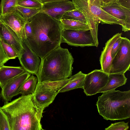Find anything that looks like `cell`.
Listing matches in <instances>:
<instances>
[{
  "label": "cell",
  "mask_w": 130,
  "mask_h": 130,
  "mask_svg": "<svg viewBox=\"0 0 130 130\" xmlns=\"http://www.w3.org/2000/svg\"><path fill=\"white\" fill-rule=\"evenodd\" d=\"M122 35V33H118L113 35L105 43L101 52L100 59L101 69L108 74L110 73L113 60L111 53L112 46L117 38Z\"/></svg>",
  "instance_id": "5bb4252c"
},
{
  "label": "cell",
  "mask_w": 130,
  "mask_h": 130,
  "mask_svg": "<svg viewBox=\"0 0 130 130\" xmlns=\"http://www.w3.org/2000/svg\"><path fill=\"white\" fill-rule=\"evenodd\" d=\"M18 0H1L0 4V14H6L16 9Z\"/></svg>",
  "instance_id": "7402d4cb"
},
{
  "label": "cell",
  "mask_w": 130,
  "mask_h": 130,
  "mask_svg": "<svg viewBox=\"0 0 130 130\" xmlns=\"http://www.w3.org/2000/svg\"><path fill=\"white\" fill-rule=\"evenodd\" d=\"M31 74L26 71L8 81L2 88L0 95L5 102L11 101L14 96L20 94L21 87Z\"/></svg>",
  "instance_id": "30bf717a"
},
{
  "label": "cell",
  "mask_w": 130,
  "mask_h": 130,
  "mask_svg": "<svg viewBox=\"0 0 130 130\" xmlns=\"http://www.w3.org/2000/svg\"><path fill=\"white\" fill-rule=\"evenodd\" d=\"M108 75L101 69L94 70L86 74L83 89L86 95L90 96L98 93L106 85Z\"/></svg>",
  "instance_id": "52a82bcc"
},
{
  "label": "cell",
  "mask_w": 130,
  "mask_h": 130,
  "mask_svg": "<svg viewBox=\"0 0 130 130\" xmlns=\"http://www.w3.org/2000/svg\"><path fill=\"white\" fill-rule=\"evenodd\" d=\"M62 43L74 46H96L90 29L81 31L62 28L61 43Z\"/></svg>",
  "instance_id": "8992f818"
},
{
  "label": "cell",
  "mask_w": 130,
  "mask_h": 130,
  "mask_svg": "<svg viewBox=\"0 0 130 130\" xmlns=\"http://www.w3.org/2000/svg\"><path fill=\"white\" fill-rule=\"evenodd\" d=\"M26 72L22 67L0 66V87L2 88L8 81Z\"/></svg>",
  "instance_id": "2e32d148"
},
{
  "label": "cell",
  "mask_w": 130,
  "mask_h": 130,
  "mask_svg": "<svg viewBox=\"0 0 130 130\" xmlns=\"http://www.w3.org/2000/svg\"><path fill=\"white\" fill-rule=\"evenodd\" d=\"M128 122L125 123L124 121L112 123L105 130H127L128 129Z\"/></svg>",
  "instance_id": "83f0119b"
},
{
  "label": "cell",
  "mask_w": 130,
  "mask_h": 130,
  "mask_svg": "<svg viewBox=\"0 0 130 130\" xmlns=\"http://www.w3.org/2000/svg\"><path fill=\"white\" fill-rule=\"evenodd\" d=\"M30 22L32 35L25 39L41 60L60 45L62 28L60 21L41 12Z\"/></svg>",
  "instance_id": "6da1fadb"
},
{
  "label": "cell",
  "mask_w": 130,
  "mask_h": 130,
  "mask_svg": "<svg viewBox=\"0 0 130 130\" xmlns=\"http://www.w3.org/2000/svg\"><path fill=\"white\" fill-rule=\"evenodd\" d=\"M0 37L6 43L12 46L19 56L22 47V40L14 31L0 20Z\"/></svg>",
  "instance_id": "4fadbf2b"
},
{
  "label": "cell",
  "mask_w": 130,
  "mask_h": 130,
  "mask_svg": "<svg viewBox=\"0 0 130 130\" xmlns=\"http://www.w3.org/2000/svg\"><path fill=\"white\" fill-rule=\"evenodd\" d=\"M32 34V30L30 22H27L25 25L23 39H26L30 37Z\"/></svg>",
  "instance_id": "4dcf8cb0"
},
{
  "label": "cell",
  "mask_w": 130,
  "mask_h": 130,
  "mask_svg": "<svg viewBox=\"0 0 130 130\" xmlns=\"http://www.w3.org/2000/svg\"><path fill=\"white\" fill-rule=\"evenodd\" d=\"M9 60L4 51L0 40V66L4 65Z\"/></svg>",
  "instance_id": "1f68e13d"
},
{
  "label": "cell",
  "mask_w": 130,
  "mask_h": 130,
  "mask_svg": "<svg viewBox=\"0 0 130 130\" xmlns=\"http://www.w3.org/2000/svg\"><path fill=\"white\" fill-rule=\"evenodd\" d=\"M0 20L14 31L22 40L25 25L27 21L17 9L4 15L0 14Z\"/></svg>",
  "instance_id": "8fae6325"
},
{
  "label": "cell",
  "mask_w": 130,
  "mask_h": 130,
  "mask_svg": "<svg viewBox=\"0 0 130 130\" xmlns=\"http://www.w3.org/2000/svg\"><path fill=\"white\" fill-rule=\"evenodd\" d=\"M74 59L67 48L59 46L41 59L36 75L38 83L68 78L72 74Z\"/></svg>",
  "instance_id": "3957f363"
},
{
  "label": "cell",
  "mask_w": 130,
  "mask_h": 130,
  "mask_svg": "<svg viewBox=\"0 0 130 130\" xmlns=\"http://www.w3.org/2000/svg\"><path fill=\"white\" fill-rule=\"evenodd\" d=\"M117 2L122 6L130 9V0H117Z\"/></svg>",
  "instance_id": "d6a6232c"
},
{
  "label": "cell",
  "mask_w": 130,
  "mask_h": 130,
  "mask_svg": "<svg viewBox=\"0 0 130 130\" xmlns=\"http://www.w3.org/2000/svg\"><path fill=\"white\" fill-rule=\"evenodd\" d=\"M16 9L27 22H30L32 18L40 11V10L37 9L25 7L18 5Z\"/></svg>",
  "instance_id": "cb8c5ba5"
},
{
  "label": "cell",
  "mask_w": 130,
  "mask_h": 130,
  "mask_svg": "<svg viewBox=\"0 0 130 130\" xmlns=\"http://www.w3.org/2000/svg\"><path fill=\"white\" fill-rule=\"evenodd\" d=\"M89 3L102 7L111 5L117 2V0H84Z\"/></svg>",
  "instance_id": "f1b7e54d"
},
{
  "label": "cell",
  "mask_w": 130,
  "mask_h": 130,
  "mask_svg": "<svg viewBox=\"0 0 130 130\" xmlns=\"http://www.w3.org/2000/svg\"><path fill=\"white\" fill-rule=\"evenodd\" d=\"M71 78L54 81H45L38 83L36 88L43 89L58 92L70 81Z\"/></svg>",
  "instance_id": "d6986e66"
},
{
  "label": "cell",
  "mask_w": 130,
  "mask_h": 130,
  "mask_svg": "<svg viewBox=\"0 0 130 130\" xmlns=\"http://www.w3.org/2000/svg\"><path fill=\"white\" fill-rule=\"evenodd\" d=\"M58 93V92L36 88L32 96L36 104L39 106L45 108L53 102Z\"/></svg>",
  "instance_id": "9a60e30c"
},
{
  "label": "cell",
  "mask_w": 130,
  "mask_h": 130,
  "mask_svg": "<svg viewBox=\"0 0 130 130\" xmlns=\"http://www.w3.org/2000/svg\"><path fill=\"white\" fill-rule=\"evenodd\" d=\"M22 48L18 57L20 63L26 71L30 74L37 75L41 60L25 39L22 41Z\"/></svg>",
  "instance_id": "ba28073f"
},
{
  "label": "cell",
  "mask_w": 130,
  "mask_h": 130,
  "mask_svg": "<svg viewBox=\"0 0 130 130\" xmlns=\"http://www.w3.org/2000/svg\"><path fill=\"white\" fill-rule=\"evenodd\" d=\"M60 21L63 29L81 31L90 29L88 24L79 21L71 20L61 19Z\"/></svg>",
  "instance_id": "ffe728a7"
},
{
  "label": "cell",
  "mask_w": 130,
  "mask_h": 130,
  "mask_svg": "<svg viewBox=\"0 0 130 130\" xmlns=\"http://www.w3.org/2000/svg\"><path fill=\"white\" fill-rule=\"evenodd\" d=\"M76 9L72 1L61 0L44 4L40 12L59 21L67 12Z\"/></svg>",
  "instance_id": "9c48e42d"
},
{
  "label": "cell",
  "mask_w": 130,
  "mask_h": 130,
  "mask_svg": "<svg viewBox=\"0 0 130 130\" xmlns=\"http://www.w3.org/2000/svg\"><path fill=\"white\" fill-rule=\"evenodd\" d=\"M127 79L124 74H109L106 85L99 91L98 93L115 90L117 87L125 85Z\"/></svg>",
  "instance_id": "e0dca14e"
},
{
  "label": "cell",
  "mask_w": 130,
  "mask_h": 130,
  "mask_svg": "<svg viewBox=\"0 0 130 130\" xmlns=\"http://www.w3.org/2000/svg\"><path fill=\"white\" fill-rule=\"evenodd\" d=\"M86 74L80 71L70 76L69 82L58 91V93L64 92L78 88L83 89Z\"/></svg>",
  "instance_id": "ac0fdd59"
},
{
  "label": "cell",
  "mask_w": 130,
  "mask_h": 130,
  "mask_svg": "<svg viewBox=\"0 0 130 130\" xmlns=\"http://www.w3.org/2000/svg\"><path fill=\"white\" fill-rule=\"evenodd\" d=\"M96 105L99 114L106 120H121L130 117V90H115L103 92Z\"/></svg>",
  "instance_id": "277c9868"
},
{
  "label": "cell",
  "mask_w": 130,
  "mask_h": 130,
  "mask_svg": "<svg viewBox=\"0 0 130 130\" xmlns=\"http://www.w3.org/2000/svg\"><path fill=\"white\" fill-rule=\"evenodd\" d=\"M7 115L10 130H43L41 120L44 108L37 105L32 94L21 95L1 107Z\"/></svg>",
  "instance_id": "7a4b0ae2"
},
{
  "label": "cell",
  "mask_w": 130,
  "mask_h": 130,
  "mask_svg": "<svg viewBox=\"0 0 130 130\" xmlns=\"http://www.w3.org/2000/svg\"><path fill=\"white\" fill-rule=\"evenodd\" d=\"M38 82L37 77L32 74L24 82L21 88L20 94L22 95L32 94L36 90Z\"/></svg>",
  "instance_id": "44dd1931"
},
{
  "label": "cell",
  "mask_w": 130,
  "mask_h": 130,
  "mask_svg": "<svg viewBox=\"0 0 130 130\" xmlns=\"http://www.w3.org/2000/svg\"></svg>",
  "instance_id": "e575fe53"
},
{
  "label": "cell",
  "mask_w": 130,
  "mask_h": 130,
  "mask_svg": "<svg viewBox=\"0 0 130 130\" xmlns=\"http://www.w3.org/2000/svg\"><path fill=\"white\" fill-rule=\"evenodd\" d=\"M61 19L73 20L88 24L84 15L80 11L76 9L67 12L63 15Z\"/></svg>",
  "instance_id": "603a6c76"
},
{
  "label": "cell",
  "mask_w": 130,
  "mask_h": 130,
  "mask_svg": "<svg viewBox=\"0 0 130 130\" xmlns=\"http://www.w3.org/2000/svg\"><path fill=\"white\" fill-rule=\"evenodd\" d=\"M130 66V41L122 37L120 47L113 59L109 74H124Z\"/></svg>",
  "instance_id": "5b68a950"
},
{
  "label": "cell",
  "mask_w": 130,
  "mask_h": 130,
  "mask_svg": "<svg viewBox=\"0 0 130 130\" xmlns=\"http://www.w3.org/2000/svg\"><path fill=\"white\" fill-rule=\"evenodd\" d=\"M43 4L53 1L61 0H39Z\"/></svg>",
  "instance_id": "836d02e7"
},
{
  "label": "cell",
  "mask_w": 130,
  "mask_h": 130,
  "mask_svg": "<svg viewBox=\"0 0 130 130\" xmlns=\"http://www.w3.org/2000/svg\"><path fill=\"white\" fill-rule=\"evenodd\" d=\"M0 130H10V127L8 118L0 106Z\"/></svg>",
  "instance_id": "4316f807"
},
{
  "label": "cell",
  "mask_w": 130,
  "mask_h": 130,
  "mask_svg": "<svg viewBox=\"0 0 130 130\" xmlns=\"http://www.w3.org/2000/svg\"><path fill=\"white\" fill-rule=\"evenodd\" d=\"M43 4L39 0H18V5L29 8L37 9L40 10Z\"/></svg>",
  "instance_id": "484cf974"
},
{
  "label": "cell",
  "mask_w": 130,
  "mask_h": 130,
  "mask_svg": "<svg viewBox=\"0 0 130 130\" xmlns=\"http://www.w3.org/2000/svg\"><path fill=\"white\" fill-rule=\"evenodd\" d=\"M0 40L4 51L9 60L14 59L19 57L18 53L12 46L6 43L0 37Z\"/></svg>",
  "instance_id": "d4e9b609"
},
{
  "label": "cell",
  "mask_w": 130,
  "mask_h": 130,
  "mask_svg": "<svg viewBox=\"0 0 130 130\" xmlns=\"http://www.w3.org/2000/svg\"><path fill=\"white\" fill-rule=\"evenodd\" d=\"M101 8L118 19L120 22L122 31L130 30V9L123 7L117 2Z\"/></svg>",
  "instance_id": "7c38bea8"
},
{
  "label": "cell",
  "mask_w": 130,
  "mask_h": 130,
  "mask_svg": "<svg viewBox=\"0 0 130 130\" xmlns=\"http://www.w3.org/2000/svg\"><path fill=\"white\" fill-rule=\"evenodd\" d=\"M121 38V36H120L113 43L112 46L111 53V57L113 59L119 49Z\"/></svg>",
  "instance_id": "f546056e"
}]
</instances>
